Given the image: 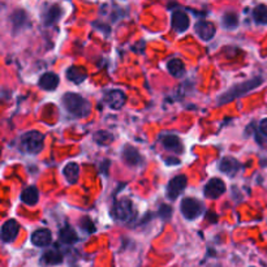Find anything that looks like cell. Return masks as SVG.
Here are the masks:
<instances>
[{
	"label": "cell",
	"instance_id": "11",
	"mask_svg": "<svg viewBox=\"0 0 267 267\" xmlns=\"http://www.w3.org/2000/svg\"><path fill=\"white\" fill-rule=\"evenodd\" d=\"M172 28L178 33H184L189 28V17L182 11H175L172 13Z\"/></svg>",
	"mask_w": 267,
	"mask_h": 267
},
{
	"label": "cell",
	"instance_id": "21",
	"mask_svg": "<svg viewBox=\"0 0 267 267\" xmlns=\"http://www.w3.org/2000/svg\"><path fill=\"white\" fill-rule=\"evenodd\" d=\"M39 199V192L36 189V186H29L26 189H24L22 195H21V201L26 205H36Z\"/></svg>",
	"mask_w": 267,
	"mask_h": 267
},
{
	"label": "cell",
	"instance_id": "22",
	"mask_svg": "<svg viewBox=\"0 0 267 267\" xmlns=\"http://www.w3.org/2000/svg\"><path fill=\"white\" fill-rule=\"evenodd\" d=\"M167 68L168 72L174 76V77H182L185 74V65L180 59H172L167 63Z\"/></svg>",
	"mask_w": 267,
	"mask_h": 267
},
{
	"label": "cell",
	"instance_id": "15",
	"mask_svg": "<svg viewBox=\"0 0 267 267\" xmlns=\"http://www.w3.org/2000/svg\"><path fill=\"white\" fill-rule=\"evenodd\" d=\"M163 147L168 151H174V153H181L182 143L181 140L175 136V134H166L162 137Z\"/></svg>",
	"mask_w": 267,
	"mask_h": 267
},
{
	"label": "cell",
	"instance_id": "9",
	"mask_svg": "<svg viewBox=\"0 0 267 267\" xmlns=\"http://www.w3.org/2000/svg\"><path fill=\"white\" fill-rule=\"evenodd\" d=\"M18 231H20V226L16 220L13 219L7 220L1 227V240L4 243H13L18 235Z\"/></svg>",
	"mask_w": 267,
	"mask_h": 267
},
{
	"label": "cell",
	"instance_id": "19",
	"mask_svg": "<svg viewBox=\"0 0 267 267\" xmlns=\"http://www.w3.org/2000/svg\"><path fill=\"white\" fill-rule=\"evenodd\" d=\"M67 77L69 81L74 82V84H81L88 78V72L82 67H69L67 71Z\"/></svg>",
	"mask_w": 267,
	"mask_h": 267
},
{
	"label": "cell",
	"instance_id": "17",
	"mask_svg": "<svg viewBox=\"0 0 267 267\" xmlns=\"http://www.w3.org/2000/svg\"><path fill=\"white\" fill-rule=\"evenodd\" d=\"M61 262H63V255L56 249H50L42 255L41 258V263L45 266H56V265H60Z\"/></svg>",
	"mask_w": 267,
	"mask_h": 267
},
{
	"label": "cell",
	"instance_id": "16",
	"mask_svg": "<svg viewBox=\"0 0 267 267\" xmlns=\"http://www.w3.org/2000/svg\"><path fill=\"white\" fill-rule=\"evenodd\" d=\"M219 170L222 171L223 174L235 176L237 171L240 170V163L232 157H227V158L222 159V162L219 164Z\"/></svg>",
	"mask_w": 267,
	"mask_h": 267
},
{
	"label": "cell",
	"instance_id": "20",
	"mask_svg": "<svg viewBox=\"0 0 267 267\" xmlns=\"http://www.w3.org/2000/svg\"><path fill=\"white\" fill-rule=\"evenodd\" d=\"M63 174H64L67 181L73 185V184H76V182L78 181V178H80V167H78L77 163H68V164L64 167Z\"/></svg>",
	"mask_w": 267,
	"mask_h": 267
},
{
	"label": "cell",
	"instance_id": "5",
	"mask_svg": "<svg viewBox=\"0 0 267 267\" xmlns=\"http://www.w3.org/2000/svg\"><path fill=\"white\" fill-rule=\"evenodd\" d=\"M132 214H133V206H132V202H130L129 199L123 198L115 203V206H113V216L118 220L126 222V220H129L132 218Z\"/></svg>",
	"mask_w": 267,
	"mask_h": 267
},
{
	"label": "cell",
	"instance_id": "3",
	"mask_svg": "<svg viewBox=\"0 0 267 267\" xmlns=\"http://www.w3.org/2000/svg\"><path fill=\"white\" fill-rule=\"evenodd\" d=\"M45 136L36 130L26 132L20 138V149L26 154H38L43 149Z\"/></svg>",
	"mask_w": 267,
	"mask_h": 267
},
{
	"label": "cell",
	"instance_id": "24",
	"mask_svg": "<svg viewBox=\"0 0 267 267\" xmlns=\"http://www.w3.org/2000/svg\"><path fill=\"white\" fill-rule=\"evenodd\" d=\"M253 18L257 24L267 25V5H257L253 11Z\"/></svg>",
	"mask_w": 267,
	"mask_h": 267
},
{
	"label": "cell",
	"instance_id": "27",
	"mask_svg": "<svg viewBox=\"0 0 267 267\" xmlns=\"http://www.w3.org/2000/svg\"><path fill=\"white\" fill-rule=\"evenodd\" d=\"M259 130L262 132L263 136H267V119H263L259 123Z\"/></svg>",
	"mask_w": 267,
	"mask_h": 267
},
{
	"label": "cell",
	"instance_id": "18",
	"mask_svg": "<svg viewBox=\"0 0 267 267\" xmlns=\"http://www.w3.org/2000/svg\"><path fill=\"white\" fill-rule=\"evenodd\" d=\"M59 76L55 73H45L41 78H39V86L43 90H55L59 86Z\"/></svg>",
	"mask_w": 267,
	"mask_h": 267
},
{
	"label": "cell",
	"instance_id": "13",
	"mask_svg": "<svg viewBox=\"0 0 267 267\" xmlns=\"http://www.w3.org/2000/svg\"><path fill=\"white\" fill-rule=\"evenodd\" d=\"M215 26L211 22L207 21H199L196 25V33L198 34V36L202 41H210L211 38L215 36Z\"/></svg>",
	"mask_w": 267,
	"mask_h": 267
},
{
	"label": "cell",
	"instance_id": "26",
	"mask_svg": "<svg viewBox=\"0 0 267 267\" xmlns=\"http://www.w3.org/2000/svg\"><path fill=\"white\" fill-rule=\"evenodd\" d=\"M239 24V20H237V16L236 13L228 12L223 16V25L226 26L227 29H235Z\"/></svg>",
	"mask_w": 267,
	"mask_h": 267
},
{
	"label": "cell",
	"instance_id": "2",
	"mask_svg": "<svg viewBox=\"0 0 267 267\" xmlns=\"http://www.w3.org/2000/svg\"><path fill=\"white\" fill-rule=\"evenodd\" d=\"M63 106L74 118H85L90 113V103L85 98L74 93H67L63 97Z\"/></svg>",
	"mask_w": 267,
	"mask_h": 267
},
{
	"label": "cell",
	"instance_id": "10",
	"mask_svg": "<svg viewBox=\"0 0 267 267\" xmlns=\"http://www.w3.org/2000/svg\"><path fill=\"white\" fill-rule=\"evenodd\" d=\"M123 159H124V162L130 167H136L140 166L142 163V157L141 154L138 153V150L133 146H125L124 150H123Z\"/></svg>",
	"mask_w": 267,
	"mask_h": 267
},
{
	"label": "cell",
	"instance_id": "7",
	"mask_svg": "<svg viewBox=\"0 0 267 267\" xmlns=\"http://www.w3.org/2000/svg\"><path fill=\"white\" fill-rule=\"evenodd\" d=\"M226 192V184L220 178H211L210 181L207 182L205 185V189H203V193L206 196L207 198L215 199L219 198L220 196Z\"/></svg>",
	"mask_w": 267,
	"mask_h": 267
},
{
	"label": "cell",
	"instance_id": "23",
	"mask_svg": "<svg viewBox=\"0 0 267 267\" xmlns=\"http://www.w3.org/2000/svg\"><path fill=\"white\" fill-rule=\"evenodd\" d=\"M59 236H60L61 243L68 244V245L74 244L78 240L77 233L74 232V230H73L72 227H64L60 231V235Z\"/></svg>",
	"mask_w": 267,
	"mask_h": 267
},
{
	"label": "cell",
	"instance_id": "8",
	"mask_svg": "<svg viewBox=\"0 0 267 267\" xmlns=\"http://www.w3.org/2000/svg\"><path fill=\"white\" fill-rule=\"evenodd\" d=\"M105 102L106 105L111 107L113 109H120L124 106L126 101L125 94L123 93L122 90H109L105 94Z\"/></svg>",
	"mask_w": 267,
	"mask_h": 267
},
{
	"label": "cell",
	"instance_id": "14",
	"mask_svg": "<svg viewBox=\"0 0 267 267\" xmlns=\"http://www.w3.org/2000/svg\"><path fill=\"white\" fill-rule=\"evenodd\" d=\"M61 17V9L59 5H50L49 8H46L43 11V15H42V20H43V24L50 26V25H53L55 22L59 21V18Z\"/></svg>",
	"mask_w": 267,
	"mask_h": 267
},
{
	"label": "cell",
	"instance_id": "1",
	"mask_svg": "<svg viewBox=\"0 0 267 267\" xmlns=\"http://www.w3.org/2000/svg\"><path fill=\"white\" fill-rule=\"evenodd\" d=\"M261 84H262V78L261 77L251 78V80L241 82V84H237V85L230 88L224 94H222V95L218 98V103L224 105V103H228V102L235 101V99L243 97V95L248 94L249 91H251V90L257 89Z\"/></svg>",
	"mask_w": 267,
	"mask_h": 267
},
{
	"label": "cell",
	"instance_id": "6",
	"mask_svg": "<svg viewBox=\"0 0 267 267\" xmlns=\"http://www.w3.org/2000/svg\"><path fill=\"white\" fill-rule=\"evenodd\" d=\"M186 182H188V180H186L185 175H178V176L172 178L167 185V197L170 199L178 198L186 188Z\"/></svg>",
	"mask_w": 267,
	"mask_h": 267
},
{
	"label": "cell",
	"instance_id": "4",
	"mask_svg": "<svg viewBox=\"0 0 267 267\" xmlns=\"http://www.w3.org/2000/svg\"><path fill=\"white\" fill-rule=\"evenodd\" d=\"M203 205L201 201L192 197L184 198L181 202V213L188 220H193V219L198 218L202 214Z\"/></svg>",
	"mask_w": 267,
	"mask_h": 267
},
{
	"label": "cell",
	"instance_id": "12",
	"mask_svg": "<svg viewBox=\"0 0 267 267\" xmlns=\"http://www.w3.org/2000/svg\"><path fill=\"white\" fill-rule=\"evenodd\" d=\"M51 240H53V235H51L50 230H46V228L36 230V231L32 235V243L33 245H36V247H47V245L51 244Z\"/></svg>",
	"mask_w": 267,
	"mask_h": 267
},
{
	"label": "cell",
	"instance_id": "25",
	"mask_svg": "<svg viewBox=\"0 0 267 267\" xmlns=\"http://www.w3.org/2000/svg\"><path fill=\"white\" fill-rule=\"evenodd\" d=\"M94 141L97 142L98 145H109L113 141V136L109 132L99 130L94 134Z\"/></svg>",
	"mask_w": 267,
	"mask_h": 267
}]
</instances>
